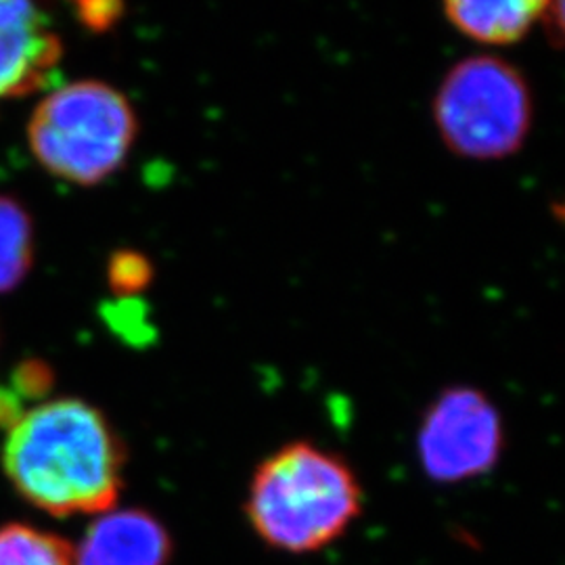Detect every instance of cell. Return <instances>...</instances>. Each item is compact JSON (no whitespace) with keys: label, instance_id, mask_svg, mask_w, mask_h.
Returning <instances> with one entry per match:
<instances>
[{"label":"cell","instance_id":"obj_1","mask_svg":"<svg viewBox=\"0 0 565 565\" xmlns=\"http://www.w3.org/2000/svg\"><path fill=\"white\" fill-rule=\"evenodd\" d=\"M2 467L21 497L51 515L105 513L120 497L124 448L99 408L61 398L11 425Z\"/></svg>","mask_w":565,"mask_h":565},{"label":"cell","instance_id":"obj_2","mask_svg":"<svg viewBox=\"0 0 565 565\" xmlns=\"http://www.w3.org/2000/svg\"><path fill=\"white\" fill-rule=\"evenodd\" d=\"M361 507V484L342 457L294 443L256 469L245 509L266 545L303 555L338 541Z\"/></svg>","mask_w":565,"mask_h":565},{"label":"cell","instance_id":"obj_3","mask_svg":"<svg viewBox=\"0 0 565 565\" xmlns=\"http://www.w3.org/2000/svg\"><path fill=\"white\" fill-rule=\"evenodd\" d=\"M139 132L132 103L99 81L72 82L49 93L28 126L32 156L61 181L95 186L128 160Z\"/></svg>","mask_w":565,"mask_h":565},{"label":"cell","instance_id":"obj_4","mask_svg":"<svg viewBox=\"0 0 565 565\" xmlns=\"http://www.w3.org/2000/svg\"><path fill=\"white\" fill-rule=\"evenodd\" d=\"M434 121L446 147L467 160H503L520 151L532 128V93L509 61H459L434 97Z\"/></svg>","mask_w":565,"mask_h":565},{"label":"cell","instance_id":"obj_5","mask_svg":"<svg viewBox=\"0 0 565 565\" xmlns=\"http://www.w3.org/2000/svg\"><path fill=\"white\" fill-rule=\"evenodd\" d=\"M499 413L476 390H448L425 415L419 429V459L440 482L482 476L501 455Z\"/></svg>","mask_w":565,"mask_h":565},{"label":"cell","instance_id":"obj_6","mask_svg":"<svg viewBox=\"0 0 565 565\" xmlns=\"http://www.w3.org/2000/svg\"><path fill=\"white\" fill-rule=\"evenodd\" d=\"M61 60L53 0H0V103L46 88Z\"/></svg>","mask_w":565,"mask_h":565},{"label":"cell","instance_id":"obj_7","mask_svg":"<svg viewBox=\"0 0 565 565\" xmlns=\"http://www.w3.org/2000/svg\"><path fill=\"white\" fill-rule=\"evenodd\" d=\"M172 539L160 520L142 509L105 511L74 551V565H166Z\"/></svg>","mask_w":565,"mask_h":565},{"label":"cell","instance_id":"obj_8","mask_svg":"<svg viewBox=\"0 0 565 565\" xmlns=\"http://www.w3.org/2000/svg\"><path fill=\"white\" fill-rule=\"evenodd\" d=\"M553 0H445L448 21L471 41L507 46L546 20Z\"/></svg>","mask_w":565,"mask_h":565},{"label":"cell","instance_id":"obj_9","mask_svg":"<svg viewBox=\"0 0 565 565\" xmlns=\"http://www.w3.org/2000/svg\"><path fill=\"white\" fill-rule=\"evenodd\" d=\"M34 258V226L28 210L0 195V294L11 291L30 273Z\"/></svg>","mask_w":565,"mask_h":565},{"label":"cell","instance_id":"obj_10","mask_svg":"<svg viewBox=\"0 0 565 565\" xmlns=\"http://www.w3.org/2000/svg\"><path fill=\"white\" fill-rule=\"evenodd\" d=\"M0 565H74V548L60 536L36 527L2 525Z\"/></svg>","mask_w":565,"mask_h":565},{"label":"cell","instance_id":"obj_11","mask_svg":"<svg viewBox=\"0 0 565 565\" xmlns=\"http://www.w3.org/2000/svg\"><path fill=\"white\" fill-rule=\"evenodd\" d=\"M107 277H109L111 289H116L120 294H132V291H139L142 287H147V282L151 279V266L141 254L120 252L111 258L109 268H107Z\"/></svg>","mask_w":565,"mask_h":565},{"label":"cell","instance_id":"obj_12","mask_svg":"<svg viewBox=\"0 0 565 565\" xmlns=\"http://www.w3.org/2000/svg\"><path fill=\"white\" fill-rule=\"evenodd\" d=\"M78 20L95 32H102L118 20L121 0H70Z\"/></svg>","mask_w":565,"mask_h":565}]
</instances>
